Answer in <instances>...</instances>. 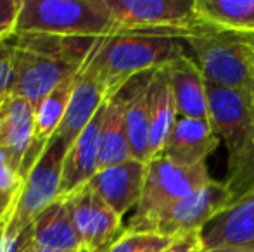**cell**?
<instances>
[{
    "label": "cell",
    "mask_w": 254,
    "mask_h": 252,
    "mask_svg": "<svg viewBox=\"0 0 254 252\" xmlns=\"http://www.w3.org/2000/svg\"><path fill=\"white\" fill-rule=\"evenodd\" d=\"M173 240L156 233H130L125 235L114 244L107 252H161L166 249Z\"/></svg>",
    "instance_id": "26"
},
{
    "label": "cell",
    "mask_w": 254,
    "mask_h": 252,
    "mask_svg": "<svg viewBox=\"0 0 254 252\" xmlns=\"http://www.w3.org/2000/svg\"><path fill=\"white\" fill-rule=\"evenodd\" d=\"M253 116H254V99H253Z\"/></svg>",
    "instance_id": "36"
},
{
    "label": "cell",
    "mask_w": 254,
    "mask_h": 252,
    "mask_svg": "<svg viewBox=\"0 0 254 252\" xmlns=\"http://www.w3.org/2000/svg\"><path fill=\"white\" fill-rule=\"evenodd\" d=\"M0 105H2V102H0Z\"/></svg>",
    "instance_id": "37"
},
{
    "label": "cell",
    "mask_w": 254,
    "mask_h": 252,
    "mask_svg": "<svg viewBox=\"0 0 254 252\" xmlns=\"http://www.w3.org/2000/svg\"><path fill=\"white\" fill-rule=\"evenodd\" d=\"M185 42L197 57V66L207 83L239 92L253 102L254 71L241 33L207 26Z\"/></svg>",
    "instance_id": "5"
},
{
    "label": "cell",
    "mask_w": 254,
    "mask_h": 252,
    "mask_svg": "<svg viewBox=\"0 0 254 252\" xmlns=\"http://www.w3.org/2000/svg\"><path fill=\"white\" fill-rule=\"evenodd\" d=\"M30 244L37 249L54 252H78L81 247L69 212L63 201H56L38 214L26 230Z\"/></svg>",
    "instance_id": "18"
},
{
    "label": "cell",
    "mask_w": 254,
    "mask_h": 252,
    "mask_svg": "<svg viewBox=\"0 0 254 252\" xmlns=\"http://www.w3.org/2000/svg\"><path fill=\"white\" fill-rule=\"evenodd\" d=\"M10 49H12V44H10L9 38H7V40H0V59H2Z\"/></svg>",
    "instance_id": "31"
},
{
    "label": "cell",
    "mask_w": 254,
    "mask_h": 252,
    "mask_svg": "<svg viewBox=\"0 0 254 252\" xmlns=\"http://www.w3.org/2000/svg\"><path fill=\"white\" fill-rule=\"evenodd\" d=\"M147 173V162L128 159L121 164L99 169L88 185L95 194L123 218L130 209L137 207L142 197Z\"/></svg>",
    "instance_id": "13"
},
{
    "label": "cell",
    "mask_w": 254,
    "mask_h": 252,
    "mask_svg": "<svg viewBox=\"0 0 254 252\" xmlns=\"http://www.w3.org/2000/svg\"><path fill=\"white\" fill-rule=\"evenodd\" d=\"M78 252H92V251H88V249H85V247H80V251Z\"/></svg>",
    "instance_id": "35"
},
{
    "label": "cell",
    "mask_w": 254,
    "mask_h": 252,
    "mask_svg": "<svg viewBox=\"0 0 254 252\" xmlns=\"http://www.w3.org/2000/svg\"><path fill=\"white\" fill-rule=\"evenodd\" d=\"M80 71L81 67L74 64L14 47V87L10 95L24 99L37 107L51 92L80 74Z\"/></svg>",
    "instance_id": "11"
},
{
    "label": "cell",
    "mask_w": 254,
    "mask_h": 252,
    "mask_svg": "<svg viewBox=\"0 0 254 252\" xmlns=\"http://www.w3.org/2000/svg\"><path fill=\"white\" fill-rule=\"evenodd\" d=\"M107 101V99H106ZM106 102L101 105L88 126L80 133V137L67 149L63 164L59 199L73 194L74 190L88 185L90 180L99 171V155H101V126ZM57 199V201H59Z\"/></svg>",
    "instance_id": "14"
},
{
    "label": "cell",
    "mask_w": 254,
    "mask_h": 252,
    "mask_svg": "<svg viewBox=\"0 0 254 252\" xmlns=\"http://www.w3.org/2000/svg\"><path fill=\"white\" fill-rule=\"evenodd\" d=\"M66 204L81 247L92 252H107L127 232L123 218L99 197L90 185L59 199Z\"/></svg>",
    "instance_id": "9"
},
{
    "label": "cell",
    "mask_w": 254,
    "mask_h": 252,
    "mask_svg": "<svg viewBox=\"0 0 254 252\" xmlns=\"http://www.w3.org/2000/svg\"><path fill=\"white\" fill-rule=\"evenodd\" d=\"M220 145L209 119L178 118L161 154L185 166L204 164Z\"/></svg>",
    "instance_id": "15"
},
{
    "label": "cell",
    "mask_w": 254,
    "mask_h": 252,
    "mask_svg": "<svg viewBox=\"0 0 254 252\" xmlns=\"http://www.w3.org/2000/svg\"><path fill=\"white\" fill-rule=\"evenodd\" d=\"M106 99V94H104L101 85L97 83V80L92 78L90 74L80 71L71 101L54 137H59L69 149L71 144L80 137L81 131L94 119V116L97 114Z\"/></svg>",
    "instance_id": "17"
},
{
    "label": "cell",
    "mask_w": 254,
    "mask_h": 252,
    "mask_svg": "<svg viewBox=\"0 0 254 252\" xmlns=\"http://www.w3.org/2000/svg\"><path fill=\"white\" fill-rule=\"evenodd\" d=\"M182 40L142 31H121L97 38L81 71L102 87L106 97L121 92L131 80L168 66L184 54Z\"/></svg>",
    "instance_id": "1"
},
{
    "label": "cell",
    "mask_w": 254,
    "mask_h": 252,
    "mask_svg": "<svg viewBox=\"0 0 254 252\" xmlns=\"http://www.w3.org/2000/svg\"><path fill=\"white\" fill-rule=\"evenodd\" d=\"M97 38L88 37H57V35L42 33H23L12 35L10 44L17 49L35 52L45 57L57 59L83 67L94 49Z\"/></svg>",
    "instance_id": "22"
},
{
    "label": "cell",
    "mask_w": 254,
    "mask_h": 252,
    "mask_svg": "<svg viewBox=\"0 0 254 252\" xmlns=\"http://www.w3.org/2000/svg\"><path fill=\"white\" fill-rule=\"evenodd\" d=\"M149 112H151V159L159 155L177 123L178 109L166 66L152 71L149 80Z\"/></svg>",
    "instance_id": "20"
},
{
    "label": "cell",
    "mask_w": 254,
    "mask_h": 252,
    "mask_svg": "<svg viewBox=\"0 0 254 252\" xmlns=\"http://www.w3.org/2000/svg\"><path fill=\"white\" fill-rule=\"evenodd\" d=\"M0 149L24 180L38 161L42 149L35 137V105L19 97H9L0 105Z\"/></svg>",
    "instance_id": "10"
},
{
    "label": "cell",
    "mask_w": 254,
    "mask_h": 252,
    "mask_svg": "<svg viewBox=\"0 0 254 252\" xmlns=\"http://www.w3.org/2000/svg\"><path fill=\"white\" fill-rule=\"evenodd\" d=\"M5 232V225H3V223H0V233H3Z\"/></svg>",
    "instance_id": "34"
},
{
    "label": "cell",
    "mask_w": 254,
    "mask_h": 252,
    "mask_svg": "<svg viewBox=\"0 0 254 252\" xmlns=\"http://www.w3.org/2000/svg\"><path fill=\"white\" fill-rule=\"evenodd\" d=\"M76 78L78 74L64 81L63 85H59L35 107V137H37V147L42 151L45 149L47 142L54 137V133L63 121L64 112H66L71 95H73Z\"/></svg>",
    "instance_id": "24"
},
{
    "label": "cell",
    "mask_w": 254,
    "mask_h": 252,
    "mask_svg": "<svg viewBox=\"0 0 254 252\" xmlns=\"http://www.w3.org/2000/svg\"><path fill=\"white\" fill-rule=\"evenodd\" d=\"M241 37H242V44L246 47V52H248L249 62H251L254 71V33H241Z\"/></svg>",
    "instance_id": "29"
},
{
    "label": "cell",
    "mask_w": 254,
    "mask_h": 252,
    "mask_svg": "<svg viewBox=\"0 0 254 252\" xmlns=\"http://www.w3.org/2000/svg\"><path fill=\"white\" fill-rule=\"evenodd\" d=\"M147 73L142 83L127 85V133L131 157L142 162L151 161V112H149V80Z\"/></svg>",
    "instance_id": "21"
},
{
    "label": "cell",
    "mask_w": 254,
    "mask_h": 252,
    "mask_svg": "<svg viewBox=\"0 0 254 252\" xmlns=\"http://www.w3.org/2000/svg\"><path fill=\"white\" fill-rule=\"evenodd\" d=\"M116 21V33L142 31L185 40L204 30L194 0H106Z\"/></svg>",
    "instance_id": "7"
},
{
    "label": "cell",
    "mask_w": 254,
    "mask_h": 252,
    "mask_svg": "<svg viewBox=\"0 0 254 252\" xmlns=\"http://www.w3.org/2000/svg\"><path fill=\"white\" fill-rule=\"evenodd\" d=\"M234 202V195L225 182L211 180L202 189L170 205L154 223L152 233L170 240L201 233L218 214H221Z\"/></svg>",
    "instance_id": "8"
},
{
    "label": "cell",
    "mask_w": 254,
    "mask_h": 252,
    "mask_svg": "<svg viewBox=\"0 0 254 252\" xmlns=\"http://www.w3.org/2000/svg\"><path fill=\"white\" fill-rule=\"evenodd\" d=\"M204 26L232 33H254V0H194Z\"/></svg>",
    "instance_id": "23"
},
{
    "label": "cell",
    "mask_w": 254,
    "mask_h": 252,
    "mask_svg": "<svg viewBox=\"0 0 254 252\" xmlns=\"http://www.w3.org/2000/svg\"><path fill=\"white\" fill-rule=\"evenodd\" d=\"M131 157L127 133V92L125 88L106 101L101 126V155L99 169L121 164Z\"/></svg>",
    "instance_id": "19"
},
{
    "label": "cell",
    "mask_w": 254,
    "mask_h": 252,
    "mask_svg": "<svg viewBox=\"0 0 254 252\" xmlns=\"http://www.w3.org/2000/svg\"><path fill=\"white\" fill-rule=\"evenodd\" d=\"M21 242H23V252H54V251H44V249H37L30 244V239H28V232H24L21 235Z\"/></svg>",
    "instance_id": "30"
},
{
    "label": "cell",
    "mask_w": 254,
    "mask_h": 252,
    "mask_svg": "<svg viewBox=\"0 0 254 252\" xmlns=\"http://www.w3.org/2000/svg\"><path fill=\"white\" fill-rule=\"evenodd\" d=\"M211 182L207 164L185 166L159 154L147 162L142 197L127 225L130 233H152L161 214L175 202L189 197Z\"/></svg>",
    "instance_id": "4"
},
{
    "label": "cell",
    "mask_w": 254,
    "mask_h": 252,
    "mask_svg": "<svg viewBox=\"0 0 254 252\" xmlns=\"http://www.w3.org/2000/svg\"><path fill=\"white\" fill-rule=\"evenodd\" d=\"M202 252L254 251V187L201 232Z\"/></svg>",
    "instance_id": "12"
},
{
    "label": "cell",
    "mask_w": 254,
    "mask_h": 252,
    "mask_svg": "<svg viewBox=\"0 0 254 252\" xmlns=\"http://www.w3.org/2000/svg\"><path fill=\"white\" fill-rule=\"evenodd\" d=\"M9 252H23V242H21V237L12 244V247H10Z\"/></svg>",
    "instance_id": "33"
},
{
    "label": "cell",
    "mask_w": 254,
    "mask_h": 252,
    "mask_svg": "<svg viewBox=\"0 0 254 252\" xmlns=\"http://www.w3.org/2000/svg\"><path fill=\"white\" fill-rule=\"evenodd\" d=\"M209 123L225 142L228 171L225 185L234 199L254 187V116L253 102L242 94L206 81Z\"/></svg>",
    "instance_id": "2"
},
{
    "label": "cell",
    "mask_w": 254,
    "mask_h": 252,
    "mask_svg": "<svg viewBox=\"0 0 254 252\" xmlns=\"http://www.w3.org/2000/svg\"><path fill=\"white\" fill-rule=\"evenodd\" d=\"M116 31L106 0H23L14 35L101 38Z\"/></svg>",
    "instance_id": "3"
},
{
    "label": "cell",
    "mask_w": 254,
    "mask_h": 252,
    "mask_svg": "<svg viewBox=\"0 0 254 252\" xmlns=\"http://www.w3.org/2000/svg\"><path fill=\"white\" fill-rule=\"evenodd\" d=\"M253 252H254V251H253Z\"/></svg>",
    "instance_id": "38"
},
{
    "label": "cell",
    "mask_w": 254,
    "mask_h": 252,
    "mask_svg": "<svg viewBox=\"0 0 254 252\" xmlns=\"http://www.w3.org/2000/svg\"><path fill=\"white\" fill-rule=\"evenodd\" d=\"M10 247H12V244L7 242L5 237H3V233H0V252H9Z\"/></svg>",
    "instance_id": "32"
},
{
    "label": "cell",
    "mask_w": 254,
    "mask_h": 252,
    "mask_svg": "<svg viewBox=\"0 0 254 252\" xmlns=\"http://www.w3.org/2000/svg\"><path fill=\"white\" fill-rule=\"evenodd\" d=\"M23 0H0V40H7L16 31Z\"/></svg>",
    "instance_id": "27"
},
{
    "label": "cell",
    "mask_w": 254,
    "mask_h": 252,
    "mask_svg": "<svg viewBox=\"0 0 254 252\" xmlns=\"http://www.w3.org/2000/svg\"><path fill=\"white\" fill-rule=\"evenodd\" d=\"M180 118L209 119L207 90L197 62L185 54L166 66Z\"/></svg>",
    "instance_id": "16"
},
{
    "label": "cell",
    "mask_w": 254,
    "mask_h": 252,
    "mask_svg": "<svg viewBox=\"0 0 254 252\" xmlns=\"http://www.w3.org/2000/svg\"><path fill=\"white\" fill-rule=\"evenodd\" d=\"M161 252H202L201 233H194V235L173 240L166 249Z\"/></svg>",
    "instance_id": "28"
},
{
    "label": "cell",
    "mask_w": 254,
    "mask_h": 252,
    "mask_svg": "<svg viewBox=\"0 0 254 252\" xmlns=\"http://www.w3.org/2000/svg\"><path fill=\"white\" fill-rule=\"evenodd\" d=\"M66 152L67 145L59 137H52L42 151L38 161L24 176L23 187L3 232V237L9 244L16 242L33 225L38 214L59 199Z\"/></svg>",
    "instance_id": "6"
},
{
    "label": "cell",
    "mask_w": 254,
    "mask_h": 252,
    "mask_svg": "<svg viewBox=\"0 0 254 252\" xmlns=\"http://www.w3.org/2000/svg\"><path fill=\"white\" fill-rule=\"evenodd\" d=\"M21 187H23V178L10 166L7 154L0 149V223L3 225H7L12 214Z\"/></svg>",
    "instance_id": "25"
}]
</instances>
